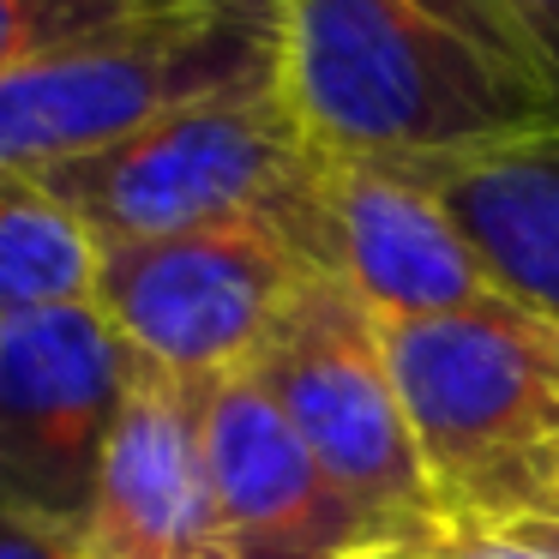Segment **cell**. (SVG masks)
Returning a JSON list of instances; mask_svg holds the SVG:
<instances>
[{
	"mask_svg": "<svg viewBox=\"0 0 559 559\" xmlns=\"http://www.w3.org/2000/svg\"><path fill=\"white\" fill-rule=\"evenodd\" d=\"M199 451L241 559H367L385 547L253 367L199 391Z\"/></svg>",
	"mask_w": 559,
	"mask_h": 559,
	"instance_id": "cell-8",
	"label": "cell"
},
{
	"mask_svg": "<svg viewBox=\"0 0 559 559\" xmlns=\"http://www.w3.org/2000/svg\"><path fill=\"white\" fill-rule=\"evenodd\" d=\"M367 559H559L554 511H499V518H433Z\"/></svg>",
	"mask_w": 559,
	"mask_h": 559,
	"instance_id": "cell-13",
	"label": "cell"
},
{
	"mask_svg": "<svg viewBox=\"0 0 559 559\" xmlns=\"http://www.w3.org/2000/svg\"><path fill=\"white\" fill-rule=\"evenodd\" d=\"M283 217L307 259L385 325L499 301L445 205L397 163L319 151Z\"/></svg>",
	"mask_w": 559,
	"mask_h": 559,
	"instance_id": "cell-7",
	"label": "cell"
},
{
	"mask_svg": "<svg viewBox=\"0 0 559 559\" xmlns=\"http://www.w3.org/2000/svg\"><path fill=\"white\" fill-rule=\"evenodd\" d=\"M385 361L415 427L439 518L547 511L559 457V325L511 301L385 325Z\"/></svg>",
	"mask_w": 559,
	"mask_h": 559,
	"instance_id": "cell-1",
	"label": "cell"
},
{
	"mask_svg": "<svg viewBox=\"0 0 559 559\" xmlns=\"http://www.w3.org/2000/svg\"><path fill=\"white\" fill-rule=\"evenodd\" d=\"M85 559H241L217 518L199 451V391L139 367L109 445L103 493L79 530Z\"/></svg>",
	"mask_w": 559,
	"mask_h": 559,
	"instance_id": "cell-9",
	"label": "cell"
},
{
	"mask_svg": "<svg viewBox=\"0 0 559 559\" xmlns=\"http://www.w3.org/2000/svg\"><path fill=\"white\" fill-rule=\"evenodd\" d=\"M397 169L445 205L499 301L559 325V127L403 157Z\"/></svg>",
	"mask_w": 559,
	"mask_h": 559,
	"instance_id": "cell-10",
	"label": "cell"
},
{
	"mask_svg": "<svg viewBox=\"0 0 559 559\" xmlns=\"http://www.w3.org/2000/svg\"><path fill=\"white\" fill-rule=\"evenodd\" d=\"M139 361L97 301L0 313V511L79 535Z\"/></svg>",
	"mask_w": 559,
	"mask_h": 559,
	"instance_id": "cell-6",
	"label": "cell"
},
{
	"mask_svg": "<svg viewBox=\"0 0 559 559\" xmlns=\"http://www.w3.org/2000/svg\"><path fill=\"white\" fill-rule=\"evenodd\" d=\"M169 7H187V0H0V73L97 43Z\"/></svg>",
	"mask_w": 559,
	"mask_h": 559,
	"instance_id": "cell-12",
	"label": "cell"
},
{
	"mask_svg": "<svg viewBox=\"0 0 559 559\" xmlns=\"http://www.w3.org/2000/svg\"><path fill=\"white\" fill-rule=\"evenodd\" d=\"M481 7L518 43V55L535 67V79L559 97V0H481Z\"/></svg>",
	"mask_w": 559,
	"mask_h": 559,
	"instance_id": "cell-14",
	"label": "cell"
},
{
	"mask_svg": "<svg viewBox=\"0 0 559 559\" xmlns=\"http://www.w3.org/2000/svg\"><path fill=\"white\" fill-rule=\"evenodd\" d=\"M0 559H85V554H79V535L55 530V523L0 511Z\"/></svg>",
	"mask_w": 559,
	"mask_h": 559,
	"instance_id": "cell-15",
	"label": "cell"
},
{
	"mask_svg": "<svg viewBox=\"0 0 559 559\" xmlns=\"http://www.w3.org/2000/svg\"><path fill=\"white\" fill-rule=\"evenodd\" d=\"M253 373L307 439L319 469L361 506V518L385 542L439 518L421 451H415V427L403 415L385 361L379 319L337 277L307 283L301 301L259 349Z\"/></svg>",
	"mask_w": 559,
	"mask_h": 559,
	"instance_id": "cell-5",
	"label": "cell"
},
{
	"mask_svg": "<svg viewBox=\"0 0 559 559\" xmlns=\"http://www.w3.org/2000/svg\"><path fill=\"white\" fill-rule=\"evenodd\" d=\"M313 277L325 271L307 259L301 235L277 211L103 247L91 301L121 331L139 367L169 385L205 391L259 361Z\"/></svg>",
	"mask_w": 559,
	"mask_h": 559,
	"instance_id": "cell-4",
	"label": "cell"
},
{
	"mask_svg": "<svg viewBox=\"0 0 559 559\" xmlns=\"http://www.w3.org/2000/svg\"><path fill=\"white\" fill-rule=\"evenodd\" d=\"M97 259V235L37 175L0 169V313L91 301Z\"/></svg>",
	"mask_w": 559,
	"mask_h": 559,
	"instance_id": "cell-11",
	"label": "cell"
},
{
	"mask_svg": "<svg viewBox=\"0 0 559 559\" xmlns=\"http://www.w3.org/2000/svg\"><path fill=\"white\" fill-rule=\"evenodd\" d=\"M277 37L265 0H187L97 43L0 73V169L49 175L127 133L223 97L271 85Z\"/></svg>",
	"mask_w": 559,
	"mask_h": 559,
	"instance_id": "cell-2",
	"label": "cell"
},
{
	"mask_svg": "<svg viewBox=\"0 0 559 559\" xmlns=\"http://www.w3.org/2000/svg\"><path fill=\"white\" fill-rule=\"evenodd\" d=\"M547 511L559 518V457H554V475H547Z\"/></svg>",
	"mask_w": 559,
	"mask_h": 559,
	"instance_id": "cell-16",
	"label": "cell"
},
{
	"mask_svg": "<svg viewBox=\"0 0 559 559\" xmlns=\"http://www.w3.org/2000/svg\"><path fill=\"white\" fill-rule=\"evenodd\" d=\"M313 157L319 145L271 79V85L187 103L127 133L121 145L61 163L37 181L97 235V247H115L211 229V223L277 217L313 175Z\"/></svg>",
	"mask_w": 559,
	"mask_h": 559,
	"instance_id": "cell-3",
	"label": "cell"
}]
</instances>
